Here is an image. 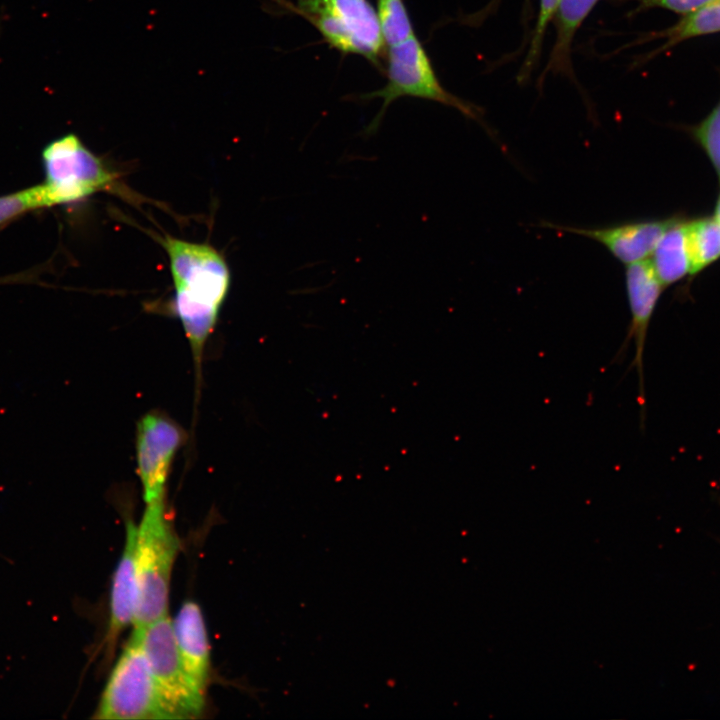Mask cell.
<instances>
[{
  "label": "cell",
  "instance_id": "10",
  "mask_svg": "<svg viewBox=\"0 0 720 720\" xmlns=\"http://www.w3.org/2000/svg\"><path fill=\"white\" fill-rule=\"evenodd\" d=\"M677 217L631 221L600 228H578L543 222L542 226L592 239L625 265L646 260Z\"/></svg>",
  "mask_w": 720,
  "mask_h": 720
},
{
  "label": "cell",
  "instance_id": "18",
  "mask_svg": "<svg viewBox=\"0 0 720 720\" xmlns=\"http://www.w3.org/2000/svg\"><path fill=\"white\" fill-rule=\"evenodd\" d=\"M47 208L42 186L37 184L0 196V228L31 211Z\"/></svg>",
  "mask_w": 720,
  "mask_h": 720
},
{
  "label": "cell",
  "instance_id": "14",
  "mask_svg": "<svg viewBox=\"0 0 720 720\" xmlns=\"http://www.w3.org/2000/svg\"><path fill=\"white\" fill-rule=\"evenodd\" d=\"M598 1L561 0L555 14L556 40L548 63L552 71H568L573 38Z\"/></svg>",
  "mask_w": 720,
  "mask_h": 720
},
{
  "label": "cell",
  "instance_id": "15",
  "mask_svg": "<svg viewBox=\"0 0 720 720\" xmlns=\"http://www.w3.org/2000/svg\"><path fill=\"white\" fill-rule=\"evenodd\" d=\"M720 32V0H712L701 8L684 15L677 23L661 31L657 37L665 39L659 51L685 40Z\"/></svg>",
  "mask_w": 720,
  "mask_h": 720
},
{
  "label": "cell",
  "instance_id": "22",
  "mask_svg": "<svg viewBox=\"0 0 720 720\" xmlns=\"http://www.w3.org/2000/svg\"><path fill=\"white\" fill-rule=\"evenodd\" d=\"M31 280V276L24 274H16L5 277H0V284H11V283H22Z\"/></svg>",
  "mask_w": 720,
  "mask_h": 720
},
{
  "label": "cell",
  "instance_id": "6",
  "mask_svg": "<svg viewBox=\"0 0 720 720\" xmlns=\"http://www.w3.org/2000/svg\"><path fill=\"white\" fill-rule=\"evenodd\" d=\"M386 75L384 87L362 97L383 100L381 110L362 132L365 136H371L378 130L390 103L405 96L439 102L459 110L467 117L478 119L479 112L473 105L451 94L441 85L425 49L415 35L389 47Z\"/></svg>",
  "mask_w": 720,
  "mask_h": 720
},
{
  "label": "cell",
  "instance_id": "21",
  "mask_svg": "<svg viewBox=\"0 0 720 720\" xmlns=\"http://www.w3.org/2000/svg\"><path fill=\"white\" fill-rule=\"evenodd\" d=\"M638 2V10L662 8L673 11L677 14L687 15L712 0H636Z\"/></svg>",
  "mask_w": 720,
  "mask_h": 720
},
{
  "label": "cell",
  "instance_id": "13",
  "mask_svg": "<svg viewBox=\"0 0 720 720\" xmlns=\"http://www.w3.org/2000/svg\"><path fill=\"white\" fill-rule=\"evenodd\" d=\"M651 255L650 262L664 288L691 274L687 221L677 217Z\"/></svg>",
  "mask_w": 720,
  "mask_h": 720
},
{
  "label": "cell",
  "instance_id": "20",
  "mask_svg": "<svg viewBox=\"0 0 720 720\" xmlns=\"http://www.w3.org/2000/svg\"><path fill=\"white\" fill-rule=\"evenodd\" d=\"M560 2L561 0H540L537 25L524 65L526 70H528L539 57L545 31L551 19L555 17Z\"/></svg>",
  "mask_w": 720,
  "mask_h": 720
},
{
  "label": "cell",
  "instance_id": "7",
  "mask_svg": "<svg viewBox=\"0 0 720 720\" xmlns=\"http://www.w3.org/2000/svg\"><path fill=\"white\" fill-rule=\"evenodd\" d=\"M138 633L157 689L176 719L198 717L205 692L188 674L175 641L172 621L162 617Z\"/></svg>",
  "mask_w": 720,
  "mask_h": 720
},
{
  "label": "cell",
  "instance_id": "17",
  "mask_svg": "<svg viewBox=\"0 0 720 720\" xmlns=\"http://www.w3.org/2000/svg\"><path fill=\"white\" fill-rule=\"evenodd\" d=\"M376 13L384 42L389 47L414 36L403 0H377Z\"/></svg>",
  "mask_w": 720,
  "mask_h": 720
},
{
  "label": "cell",
  "instance_id": "9",
  "mask_svg": "<svg viewBox=\"0 0 720 720\" xmlns=\"http://www.w3.org/2000/svg\"><path fill=\"white\" fill-rule=\"evenodd\" d=\"M625 286L631 313L628 334L622 345L621 353L633 341L635 355L632 366L639 378V405L641 409V425L645 410L643 354L648 328L657 307L664 286L657 277L650 261L643 260L627 265Z\"/></svg>",
  "mask_w": 720,
  "mask_h": 720
},
{
  "label": "cell",
  "instance_id": "12",
  "mask_svg": "<svg viewBox=\"0 0 720 720\" xmlns=\"http://www.w3.org/2000/svg\"><path fill=\"white\" fill-rule=\"evenodd\" d=\"M172 625L185 669L205 692L209 678L210 648L200 607L193 601L184 602Z\"/></svg>",
  "mask_w": 720,
  "mask_h": 720
},
{
  "label": "cell",
  "instance_id": "19",
  "mask_svg": "<svg viewBox=\"0 0 720 720\" xmlns=\"http://www.w3.org/2000/svg\"><path fill=\"white\" fill-rule=\"evenodd\" d=\"M690 133L706 154L720 182V99L710 113L690 129Z\"/></svg>",
  "mask_w": 720,
  "mask_h": 720
},
{
  "label": "cell",
  "instance_id": "4",
  "mask_svg": "<svg viewBox=\"0 0 720 720\" xmlns=\"http://www.w3.org/2000/svg\"><path fill=\"white\" fill-rule=\"evenodd\" d=\"M282 2L285 8L307 19L331 47L379 64L386 44L377 13L367 0Z\"/></svg>",
  "mask_w": 720,
  "mask_h": 720
},
{
  "label": "cell",
  "instance_id": "8",
  "mask_svg": "<svg viewBox=\"0 0 720 720\" xmlns=\"http://www.w3.org/2000/svg\"><path fill=\"white\" fill-rule=\"evenodd\" d=\"M184 441V430L161 412L151 411L138 421L137 473L145 504L165 498L170 469Z\"/></svg>",
  "mask_w": 720,
  "mask_h": 720
},
{
  "label": "cell",
  "instance_id": "5",
  "mask_svg": "<svg viewBox=\"0 0 720 720\" xmlns=\"http://www.w3.org/2000/svg\"><path fill=\"white\" fill-rule=\"evenodd\" d=\"M94 718L176 719L157 689L135 630L112 669Z\"/></svg>",
  "mask_w": 720,
  "mask_h": 720
},
{
  "label": "cell",
  "instance_id": "3",
  "mask_svg": "<svg viewBox=\"0 0 720 720\" xmlns=\"http://www.w3.org/2000/svg\"><path fill=\"white\" fill-rule=\"evenodd\" d=\"M41 162L47 208L78 203L98 192H121L118 175L74 133L47 143Z\"/></svg>",
  "mask_w": 720,
  "mask_h": 720
},
{
  "label": "cell",
  "instance_id": "16",
  "mask_svg": "<svg viewBox=\"0 0 720 720\" xmlns=\"http://www.w3.org/2000/svg\"><path fill=\"white\" fill-rule=\"evenodd\" d=\"M691 274L720 259V224L712 216L687 221Z\"/></svg>",
  "mask_w": 720,
  "mask_h": 720
},
{
  "label": "cell",
  "instance_id": "23",
  "mask_svg": "<svg viewBox=\"0 0 720 720\" xmlns=\"http://www.w3.org/2000/svg\"><path fill=\"white\" fill-rule=\"evenodd\" d=\"M713 217L717 220V222L720 224V191L716 200L715 209Z\"/></svg>",
  "mask_w": 720,
  "mask_h": 720
},
{
  "label": "cell",
  "instance_id": "1",
  "mask_svg": "<svg viewBox=\"0 0 720 720\" xmlns=\"http://www.w3.org/2000/svg\"><path fill=\"white\" fill-rule=\"evenodd\" d=\"M174 285L173 312L191 346L196 369L213 333L231 286L224 256L209 243L183 240L169 234L159 239Z\"/></svg>",
  "mask_w": 720,
  "mask_h": 720
},
{
  "label": "cell",
  "instance_id": "2",
  "mask_svg": "<svg viewBox=\"0 0 720 720\" xmlns=\"http://www.w3.org/2000/svg\"><path fill=\"white\" fill-rule=\"evenodd\" d=\"M179 546V539L168 519L165 498L146 503L136 529L134 628L167 616L171 572Z\"/></svg>",
  "mask_w": 720,
  "mask_h": 720
},
{
  "label": "cell",
  "instance_id": "11",
  "mask_svg": "<svg viewBox=\"0 0 720 720\" xmlns=\"http://www.w3.org/2000/svg\"><path fill=\"white\" fill-rule=\"evenodd\" d=\"M136 529L137 525L133 521H127L124 549L113 574L110 621L105 636L108 656L113 655L120 634L134 622L137 604L135 574Z\"/></svg>",
  "mask_w": 720,
  "mask_h": 720
}]
</instances>
